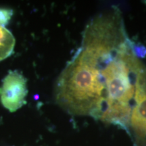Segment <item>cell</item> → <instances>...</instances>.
Returning a JSON list of instances; mask_svg holds the SVG:
<instances>
[{"instance_id": "cell-1", "label": "cell", "mask_w": 146, "mask_h": 146, "mask_svg": "<svg viewBox=\"0 0 146 146\" xmlns=\"http://www.w3.org/2000/svg\"><path fill=\"white\" fill-rule=\"evenodd\" d=\"M56 100L72 114L100 118L105 103V89L96 62L78 52L58 78Z\"/></svg>"}, {"instance_id": "cell-2", "label": "cell", "mask_w": 146, "mask_h": 146, "mask_svg": "<svg viewBox=\"0 0 146 146\" xmlns=\"http://www.w3.org/2000/svg\"><path fill=\"white\" fill-rule=\"evenodd\" d=\"M27 78L18 70H10L0 87V101L5 108L16 112L27 104Z\"/></svg>"}, {"instance_id": "cell-3", "label": "cell", "mask_w": 146, "mask_h": 146, "mask_svg": "<svg viewBox=\"0 0 146 146\" xmlns=\"http://www.w3.org/2000/svg\"><path fill=\"white\" fill-rule=\"evenodd\" d=\"M133 129L140 136L146 135V72L139 74L135 85L134 107L131 114Z\"/></svg>"}, {"instance_id": "cell-4", "label": "cell", "mask_w": 146, "mask_h": 146, "mask_svg": "<svg viewBox=\"0 0 146 146\" xmlns=\"http://www.w3.org/2000/svg\"><path fill=\"white\" fill-rule=\"evenodd\" d=\"M15 43L12 33L5 27L0 26V62L13 54Z\"/></svg>"}, {"instance_id": "cell-5", "label": "cell", "mask_w": 146, "mask_h": 146, "mask_svg": "<svg viewBox=\"0 0 146 146\" xmlns=\"http://www.w3.org/2000/svg\"><path fill=\"white\" fill-rule=\"evenodd\" d=\"M13 10L10 8H0V26L4 27L10 21Z\"/></svg>"}, {"instance_id": "cell-6", "label": "cell", "mask_w": 146, "mask_h": 146, "mask_svg": "<svg viewBox=\"0 0 146 146\" xmlns=\"http://www.w3.org/2000/svg\"><path fill=\"white\" fill-rule=\"evenodd\" d=\"M131 49L135 56L141 58H144L146 56V47L143 45H134L133 48Z\"/></svg>"}]
</instances>
